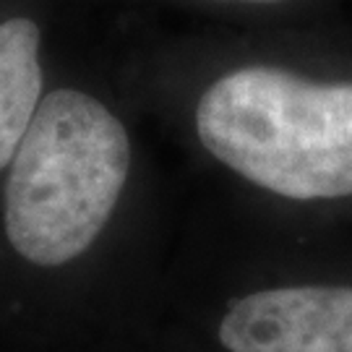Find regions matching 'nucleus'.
I'll list each match as a JSON object with an SVG mask.
<instances>
[{"instance_id": "nucleus-1", "label": "nucleus", "mask_w": 352, "mask_h": 352, "mask_svg": "<svg viewBox=\"0 0 352 352\" xmlns=\"http://www.w3.org/2000/svg\"><path fill=\"white\" fill-rule=\"evenodd\" d=\"M131 173L120 118L78 89H55L13 154L3 190L11 248L39 269L76 261L102 235Z\"/></svg>"}, {"instance_id": "nucleus-2", "label": "nucleus", "mask_w": 352, "mask_h": 352, "mask_svg": "<svg viewBox=\"0 0 352 352\" xmlns=\"http://www.w3.org/2000/svg\"><path fill=\"white\" fill-rule=\"evenodd\" d=\"M196 133L214 160L282 199L352 196V84L238 68L201 94Z\"/></svg>"}, {"instance_id": "nucleus-3", "label": "nucleus", "mask_w": 352, "mask_h": 352, "mask_svg": "<svg viewBox=\"0 0 352 352\" xmlns=\"http://www.w3.org/2000/svg\"><path fill=\"white\" fill-rule=\"evenodd\" d=\"M217 340L227 352H352V287L253 289L227 302Z\"/></svg>"}, {"instance_id": "nucleus-4", "label": "nucleus", "mask_w": 352, "mask_h": 352, "mask_svg": "<svg viewBox=\"0 0 352 352\" xmlns=\"http://www.w3.org/2000/svg\"><path fill=\"white\" fill-rule=\"evenodd\" d=\"M39 42L32 19L0 21V170L11 164L42 100Z\"/></svg>"}, {"instance_id": "nucleus-5", "label": "nucleus", "mask_w": 352, "mask_h": 352, "mask_svg": "<svg viewBox=\"0 0 352 352\" xmlns=\"http://www.w3.org/2000/svg\"><path fill=\"white\" fill-rule=\"evenodd\" d=\"M248 3H277V0H248Z\"/></svg>"}]
</instances>
